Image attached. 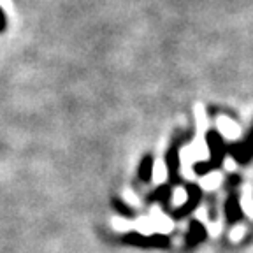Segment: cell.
I'll return each instance as SVG.
<instances>
[{
    "label": "cell",
    "mask_w": 253,
    "mask_h": 253,
    "mask_svg": "<svg viewBox=\"0 0 253 253\" xmlns=\"http://www.w3.org/2000/svg\"><path fill=\"white\" fill-rule=\"evenodd\" d=\"M216 126H218V130H220V134L225 139H229V141H236V139L241 135V130H239L237 123L232 122L230 118H227V116H218Z\"/></svg>",
    "instance_id": "1"
},
{
    "label": "cell",
    "mask_w": 253,
    "mask_h": 253,
    "mask_svg": "<svg viewBox=\"0 0 253 253\" xmlns=\"http://www.w3.org/2000/svg\"><path fill=\"white\" fill-rule=\"evenodd\" d=\"M150 218L153 220L155 230H158V232L167 234V232H170V230H172V227H174L172 220H170L169 216H166V214L158 210V208H153V210H151Z\"/></svg>",
    "instance_id": "2"
},
{
    "label": "cell",
    "mask_w": 253,
    "mask_h": 253,
    "mask_svg": "<svg viewBox=\"0 0 253 253\" xmlns=\"http://www.w3.org/2000/svg\"><path fill=\"white\" fill-rule=\"evenodd\" d=\"M190 153H192V158L194 160H206V158L210 157V150H208V144L202 137L195 139V142L192 146H188Z\"/></svg>",
    "instance_id": "3"
},
{
    "label": "cell",
    "mask_w": 253,
    "mask_h": 253,
    "mask_svg": "<svg viewBox=\"0 0 253 253\" xmlns=\"http://www.w3.org/2000/svg\"><path fill=\"white\" fill-rule=\"evenodd\" d=\"M241 208H243V211L253 220V190H252V186H248V185L243 186Z\"/></svg>",
    "instance_id": "4"
},
{
    "label": "cell",
    "mask_w": 253,
    "mask_h": 253,
    "mask_svg": "<svg viewBox=\"0 0 253 253\" xmlns=\"http://www.w3.org/2000/svg\"><path fill=\"white\" fill-rule=\"evenodd\" d=\"M221 179H223V176L220 172H211L201 179V185L204 190H216L221 185Z\"/></svg>",
    "instance_id": "5"
},
{
    "label": "cell",
    "mask_w": 253,
    "mask_h": 253,
    "mask_svg": "<svg viewBox=\"0 0 253 253\" xmlns=\"http://www.w3.org/2000/svg\"><path fill=\"white\" fill-rule=\"evenodd\" d=\"M195 122H197V126L201 132H204L208 128V125H210V120H208V115H206L202 104H195Z\"/></svg>",
    "instance_id": "6"
},
{
    "label": "cell",
    "mask_w": 253,
    "mask_h": 253,
    "mask_svg": "<svg viewBox=\"0 0 253 253\" xmlns=\"http://www.w3.org/2000/svg\"><path fill=\"white\" fill-rule=\"evenodd\" d=\"M166 179H167L166 164H164L162 160H158V162H155V167H153V181L157 183V185H160V183H164Z\"/></svg>",
    "instance_id": "7"
},
{
    "label": "cell",
    "mask_w": 253,
    "mask_h": 253,
    "mask_svg": "<svg viewBox=\"0 0 253 253\" xmlns=\"http://www.w3.org/2000/svg\"><path fill=\"white\" fill-rule=\"evenodd\" d=\"M135 229H137L139 232L144 234V236H148V234H151V232L155 230L153 220H151L150 216H142V218H139V220L135 221Z\"/></svg>",
    "instance_id": "8"
},
{
    "label": "cell",
    "mask_w": 253,
    "mask_h": 253,
    "mask_svg": "<svg viewBox=\"0 0 253 253\" xmlns=\"http://www.w3.org/2000/svg\"><path fill=\"white\" fill-rule=\"evenodd\" d=\"M186 201H188V194H186V190L183 188V186L174 188V192H172V204L174 206H183Z\"/></svg>",
    "instance_id": "9"
},
{
    "label": "cell",
    "mask_w": 253,
    "mask_h": 253,
    "mask_svg": "<svg viewBox=\"0 0 253 253\" xmlns=\"http://www.w3.org/2000/svg\"><path fill=\"white\" fill-rule=\"evenodd\" d=\"M113 227H115L116 230H122V232H125V230H130L132 227H134V223L128 220H125V218H113Z\"/></svg>",
    "instance_id": "10"
},
{
    "label": "cell",
    "mask_w": 253,
    "mask_h": 253,
    "mask_svg": "<svg viewBox=\"0 0 253 253\" xmlns=\"http://www.w3.org/2000/svg\"><path fill=\"white\" fill-rule=\"evenodd\" d=\"M245 232H246L245 227H243V225H236L232 230H230V234H229L230 241H232V243H239L243 239V236H245Z\"/></svg>",
    "instance_id": "11"
},
{
    "label": "cell",
    "mask_w": 253,
    "mask_h": 253,
    "mask_svg": "<svg viewBox=\"0 0 253 253\" xmlns=\"http://www.w3.org/2000/svg\"><path fill=\"white\" fill-rule=\"evenodd\" d=\"M123 199H125L128 204H132V206H137L139 204V199H137V195L132 192V190H125L123 192Z\"/></svg>",
    "instance_id": "12"
},
{
    "label": "cell",
    "mask_w": 253,
    "mask_h": 253,
    "mask_svg": "<svg viewBox=\"0 0 253 253\" xmlns=\"http://www.w3.org/2000/svg\"><path fill=\"white\" fill-rule=\"evenodd\" d=\"M208 232H210V236H213V237L220 236V232H221V221H213V223H210V227H208Z\"/></svg>",
    "instance_id": "13"
},
{
    "label": "cell",
    "mask_w": 253,
    "mask_h": 253,
    "mask_svg": "<svg viewBox=\"0 0 253 253\" xmlns=\"http://www.w3.org/2000/svg\"><path fill=\"white\" fill-rule=\"evenodd\" d=\"M223 167H225L227 170H236L237 169V164L234 162L232 158H225V160H223Z\"/></svg>",
    "instance_id": "14"
},
{
    "label": "cell",
    "mask_w": 253,
    "mask_h": 253,
    "mask_svg": "<svg viewBox=\"0 0 253 253\" xmlns=\"http://www.w3.org/2000/svg\"><path fill=\"white\" fill-rule=\"evenodd\" d=\"M195 216H197L201 221H206V208H204V206H202V208H199V211L195 213Z\"/></svg>",
    "instance_id": "15"
}]
</instances>
